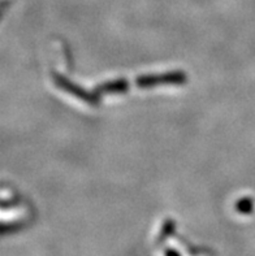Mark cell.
Listing matches in <instances>:
<instances>
[{
  "mask_svg": "<svg viewBox=\"0 0 255 256\" xmlns=\"http://www.w3.org/2000/svg\"><path fill=\"white\" fill-rule=\"evenodd\" d=\"M167 256H178V254L173 252V250H169V252H167Z\"/></svg>",
  "mask_w": 255,
  "mask_h": 256,
  "instance_id": "1",
  "label": "cell"
}]
</instances>
